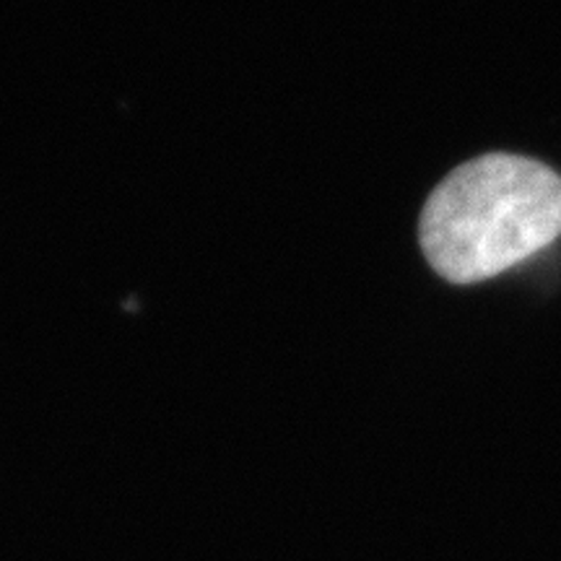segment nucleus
<instances>
[{"label":"nucleus","instance_id":"nucleus-1","mask_svg":"<svg viewBox=\"0 0 561 561\" xmlns=\"http://www.w3.org/2000/svg\"><path fill=\"white\" fill-rule=\"evenodd\" d=\"M561 234V178L512 153H486L447 174L421 210L426 261L453 284L500 276Z\"/></svg>","mask_w":561,"mask_h":561}]
</instances>
